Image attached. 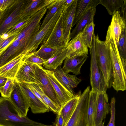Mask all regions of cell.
I'll return each instance as SVG.
<instances>
[{"instance_id":"1","label":"cell","mask_w":126,"mask_h":126,"mask_svg":"<svg viewBox=\"0 0 126 126\" xmlns=\"http://www.w3.org/2000/svg\"><path fill=\"white\" fill-rule=\"evenodd\" d=\"M42 16L36 13L19 32L15 40L0 54V67L21 55H26L27 47L39 31Z\"/></svg>"},{"instance_id":"2","label":"cell","mask_w":126,"mask_h":126,"mask_svg":"<svg viewBox=\"0 0 126 126\" xmlns=\"http://www.w3.org/2000/svg\"><path fill=\"white\" fill-rule=\"evenodd\" d=\"M110 55L113 71V80L112 86L117 92L126 89V69L123 64L114 37L109 26L105 41Z\"/></svg>"},{"instance_id":"3","label":"cell","mask_w":126,"mask_h":126,"mask_svg":"<svg viewBox=\"0 0 126 126\" xmlns=\"http://www.w3.org/2000/svg\"><path fill=\"white\" fill-rule=\"evenodd\" d=\"M52 126L31 120L19 115L9 98H0V126Z\"/></svg>"},{"instance_id":"4","label":"cell","mask_w":126,"mask_h":126,"mask_svg":"<svg viewBox=\"0 0 126 126\" xmlns=\"http://www.w3.org/2000/svg\"><path fill=\"white\" fill-rule=\"evenodd\" d=\"M95 48L98 63L103 73L107 88H111L113 80V71L110 51L105 41L98 34L94 37Z\"/></svg>"},{"instance_id":"5","label":"cell","mask_w":126,"mask_h":126,"mask_svg":"<svg viewBox=\"0 0 126 126\" xmlns=\"http://www.w3.org/2000/svg\"><path fill=\"white\" fill-rule=\"evenodd\" d=\"M27 0H15L3 11L0 19V35L2 36L7 31L22 19L21 15Z\"/></svg>"},{"instance_id":"6","label":"cell","mask_w":126,"mask_h":126,"mask_svg":"<svg viewBox=\"0 0 126 126\" xmlns=\"http://www.w3.org/2000/svg\"><path fill=\"white\" fill-rule=\"evenodd\" d=\"M94 33L93 34L91 46L89 48L91 56L90 84L91 90L97 92H102L107 95L108 89L102 72L98 63L95 48Z\"/></svg>"},{"instance_id":"7","label":"cell","mask_w":126,"mask_h":126,"mask_svg":"<svg viewBox=\"0 0 126 126\" xmlns=\"http://www.w3.org/2000/svg\"><path fill=\"white\" fill-rule=\"evenodd\" d=\"M64 7L62 5L54 16L42 28L40 29L28 46L27 55L36 51L39 45L45 44L49 37Z\"/></svg>"},{"instance_id":"8","label":"cell","mask_w":126,"mask_h":126,"mask_svg":"<svg viewBox=\"0 0 126 126\" xmlns=\"http://www.w3.org/2000/svg\"><path fill=\"white\" fill-rule=\"evenodd\" d=\"M90 87L81 94L76 108L64 126H86L87 109Z\"/></svg>"},{"instance_id":"9","label":"cell","mask_w":126,"mask_h":126,"mask_svg":"<svg viewBox=\"0 0 126 126\" xmlns=\"http://www.w3.org/2000/svg\"><path fill=\"white\" fill-rule=\"evenodd\" d=\"M14 82L13 89L9 98L20 116H27L30 107L28 101L19 83L15 79Z\"/></svg>"},{"instance_id":"10","label":"cell","mask_w":126,"mask_h":126,"mask_svg":"<svg viewBox=\"0 0 126 126\" xmlns=\"http://www.w3.org/2000/svg\"><path fill=\"white\" fill-rule=\"evenodd\" d=\"M34 75L36 79L40 83L38 85L45 94L57 105L61 107V103L43 68L37 64Z\"/></svg>"},{"instance_id":"11","label":"cell","mask_w":126,"mask_h":126,"mask_svg":"<svg viewBox=\"0 0 126 126\" xmlns=\"http://www.w3.org/2000/svg\"><path fill=\"white\" fill-rule=\"evenodd\" d=\"M77 0H74L72 4L67 9L64 8L62 12V26L63 33L65 45L70 40L71 30Z\"/></svg>"},{"instance_id":"12","label":"cell","mask_w":126,"mask_h":126,"mask_svg":"<svg viewBox=\"0 0 126 126\" xmlns=\"http://www.w3.org/2000/svg\"><path fill=\"white\" fill-rule=\"evenodd\" d=\"M36 65L25 62L23 60L15 79L19 83L40 84L36 79L34 75Z\"/></svg>"},{"instance_id":"13","label":"cell","mask_w":126,"mask_h":126,"mask_svg":"<svg viewBox=\"0 0 126 126\" xmlns=\"http://www.w3.org/2000/svg\"><path fill=\"white\" fill-rule=\"evenodd\" d=\"M19 84L28 100L33 113H44L49 111L48 107L35 95L25 83H20Z\"/></svg>"},{"instance_id":"14","label":"cell","mask_w":126,"mask_h":126,"mask_svg":"<svg viewBox=\"0 0 126 126\" xmlns=\"http://www.w3.org/2000/svg\"><path fill=\"white\" fill-rule=\"evenodd\" d=\"M44 69L62 106L72 98L74 95L70 93L56 79L53 70Z\"/></svg>"},{"instance_id":"15","label":"cell","mask_w":126,"mask_h":126,"mask_svg":"<svg viewBox=\"0 0 126 126\" xmlns=\"http://www.w3.org/2000/svg\"><path fill=\"white\" fill-rule=\"evenodd\" d=\"M62 12L49 37L44 44L46 46L59 48L66 46L63 36L62 26Z\"/></svg>"},{"instance_id":"16","label":"cell","mask_w":126,"mask_h":126,"mask_svg":"<svg viewBox=\"0 0 126 126\" xmlns=\"http://www.w3.org/2000/svg\"><path fill=\"white\" fill-rule=\"evenodd\" d=\"M88 58L87 54L67 56L64 60L62 68L65 73L72 72L76 75H79L80 74L81 66Z\"/></svg>"},{"instance_id":"17","label":"cell","mask_w":126,"mask_h":126,"mask_svg":"<svg viewBox=\"0 0 126 126\" xmlns=\"http://www.w3.org/2000/svg\"><path fill=\"white\" fill-rule=\"evenodd\" d=\"M66 46L68 50L67 56L88 54V48L83 41L82 32L72 39Z\"/></svg>"},{"instance_id":"18","label":"cell","mask_w":126,"mask_h":126,"mask_svg":"<svg viewBox=\"0 0 126 126\" xmlns=\"http://www.w3.org/2000/svg\"><path fill=\"white\" fill-rule=\"evenodd\" d=\"M110 111L108 95L102 92H97V103L95 124L97 126L105 119Z\"/></svg>"},{"instance_id":"19","label":"cell","mask_w":126,"mask_h":126,"mask_svg":"<svg viewBox=\"0 0 126 126\" xmlns=\"http://www.w3.org/2000/svg\"><path fill=\"white\" fill-rule=\"evenodd\" d=\"M55 0H27L21 15L22 18L31 17L42 9L46 7Z\"/></svg>"},{"instance_id":"20","label":"cell","mask_w":126,"mask_h":126,"mask_svg":"<svg viewBox=\"0 0 126 126\" xmlns=\"http://www.w3.org/2000/svg\"><path fill=\"white\" fill-rule=\"evenodd\" d=\"M25 56L20 55L0 67V77L14 79Z\"/></svg>"},{"instance_id":"21","label":"cell","mask_w":126,"mask_h":126,"mask_svg":"<svg viewBox=\"0 0 126 126\" xmlns=\"http://www.w3.org/2000/svg\"><path fill=\"white\" fill-rule=\"evenodd\" d=\"M68 50L66 46L57 49L53 55L42 65L44 69L53 70L60 66L67 56Z\"/></svg>"},{"instance_id":"22","label":"cell","mask_w":126,"mask_h":126,"mask_svg":"<svg viewBox=\"0 0 126 126\" xmlns=\"http://www.w3.org/2000/svg\"><path fill=\"white\" fill-rule=\"evenodd\" d=\"M126 22L120 16L119 12L116 11L112 16L110 25L114 36L117 46L121 33L126 29Z\"/></svg>"},{"instance_id":"23","label":"cell","mask_w":126,"mask_h":126,"mask_svg":"<svg viewBox=\"0 0 126 126\" xmlns=\"http://www.w3.org/2000/svg\"><path fill=\"white\" fill-rule=\"evenodd\" d=\"M99 0H77L72 27L89 9L96 7L99 4Z\"/></svg>"},{"instance_id":"24","label":"cell","mask_w":126,"mask_h":126,"mask_svg":"<svg viewBox=\"0 0 126 126\" xmlns=\"http://www.w3.org/2000/svg\"><path fill=\"white\" fill-rule=\"evenodd\" d=\"M96 7H93L90 8L79 20L71 32L70 39L82 32L87 25L94 22V17L96 12Z\"/></svg>"},{"instance_id":"25","label":"cell","mask_w":126,"mask_h":126,"mask_svg":"<svg viewBox=\"0 0 126 126\" xmlns=\"http://www.w3.org/2000/svg\"><path fill=\"white\" fill-rule=\"evenodd\" d=\"M81 94V92L73 96L61 107L59 111L64 121V126L72 116L78 103Z\"/></svg>"},{"instance_id":"26","label":"cell","mask_w":126,"mask_h":126,"mask_svg":"<svg viewBox=\"0 0 126 126\" xmlns=\"http://www.w3.org/2000/svg\"><path fill=\"white\" fill-rule=\"evenodd\" d=\"M97 92L90 90L87 109L86 126H95V120L97 103Z\"/></svg>"},{"instance_id":"27","label":"cell","mask_w":126,"mask_h":126,"mask_svg":"<svg viewBox=\"0 0 126 126\" xmlns=\"http://www.w3.org/2000/svg\"><path fill=\"white\" fill-rule=\"evenodd\" d=\"M53 71L56 79L70 93L73 94V88L69 80L61 67L60 66Z\"/></svg>"},{"instance_id":"28","label":"cell","mask_w":126,"mask_h":126,"mask_svg":"<svg viewBox=\"0 0 126 126\" xmlns=\"http://www.w3.org/2000/svg\"><path fill=\"white\" fill-rule=\"evenodd\" d=\"M125 0H99V4L104 6L112 16L123 5Z\"/></svg>"},{"instance_id":"29","label":"cell","mask_w":126,"mask_h":126,"mask_svg":"<svg viewBox=\"0 0 126 126\" xmlns=\"http://www.w3.org/2000/svg\"><path fill=\"white\" fill-rule=\"evenodd\" d=\"M64 0H55L47 7V12L42 21L40 29L43 27L54 16L60 7L62 5Z\"/></svg>"},{"instance_id":"30","label":"cell","mask_w":126,"mask_h":126,"mask_svg":"<svg viewBox=\"0 0 126 126\" xmlns=\"http://www.w3.org/2000/svg\"><path fill=\"white\" fill-rule=\"evenodd\" d=\"M32 84L41 95L45 104L48 107L49 110L57 114L59 112L61 107L57 105L47 96L37 84L32 83Z\"/></svg>"},{"instance_id":"31","label":"cell","mask_w":126,"mask_h":126,"mask_svg":"<svg viewBox=\"0 0 126 126\" xmlns=\"http://www.w3.org/2000/svg\"><path fill=\"white\" fill-rule=\"evenodd\" d=\"M95 24L94 22L88 24L82 31L83 41L88 48L91 46Z\"/></svg>"},{"instance_id":"32","label":"cell","mask_w":126,"mask_h":126,"mask_svg":"<svg viewBox=\"0 0 126 126\" xmlns=\"http://www.w3.org/2000/svg\"><path fill=\"white\" fill-rule=\"evenodd\" d=\"M124 68L126 67V29L122 32L119 37V43L117 46Z\"/></svg>"},{"instance_id":"33","label":"cell","mask_w":126,"mask_h":126,"mask_svg":"<svg viewBox=\"0 0 126 126\" xmlns=\"http://www.w3.org/2000/svg\"><path fill=\"white\" fill-rule=\"evenodd\" d=\"M59 48H55L47 47L43 44L41 45L39 49L36 51L35 53L37 56L46 61L51 57L57 49Z\"/></svg>"},{"instance_id":"34","label":"cell","mask_w":126,"mask_h":126,"mask_svg":"<svg viewBox=\"0 0 126 126\" xmlns=\"http://www.w3.org/2000/svg\"><path fill=\"white\" fill-rule=\"evenodd\" d=\"M31 18L26 17L22 18L16 25L9 29L5 34H7V37L19 32L28 24Z\"/></svg>"},{"instance_id":"35","label":"cell","mask_w":126,"mask_h":126,"mask_svg":"<svg viewBox=\"0 0 126 126\" xmlns=\"http://www.w3.org/2000/svg\"><path fill=\"white\" fill-rule=\"evenodd\" d=\"M14 79L7 78L3 86L0 88V93L1 97L9 98L13 89Z\"/></svg>"},{"instance_id":"36","label":"cell","mask_w":126,"mask_h":126,"mask_svg":"<svg viewBox=\"0 0 126 126\" xmlns=\"http://www.w3.org/2000/svg\"><path fill=\"white\" fill-rule=\"evenodd\" d=\"M35 52L25 56L24 58L23 61L40 66L42 65L46 61L36 55L35 54Z\"/></svg>"},{"instance_id":"37","label":"cell","mask_w":126,"mask_h":126,"mask_svg":"<svg viewBox=\"0 0 126 126\" xmlns=\"http://www.w3.org/2000/svg\"><path fill=\"white\" fill-rule=\"evenodd\" d=\"M19 32L15 33L4 38L0 43V54L15 40Z\"/></svg>"},{"instance_id":"38","label":"cell","mask_w":126,"mask_h":126,"mask_svg":"<svg viewBox=\"0 0 126 126\" xmlns=\"http://www.w3.org/2000/svg\"><path fill=\"white\" fill-rule=\"evenodd\" d=\"M115 101L116 100L115 97H113L111 98L110 105V117L109 123L106 126H115Z\"/></svg>"},{"instance_id":"39","label":"cell","mask_w":126,"mask_h":126,"mask_svg":"<svg viewBox=\"0 0 126 126\" xmlns=\"http://www.w3.org/2000/svg\"><path fill=\"white\" fill-rule=\"evenodd\" d=\"M15 0H0V10L4 11L11 5Z\"/></svg>"},{"instance_id":"40","label":"cell","mask_w":126,"mask_h":126,"mask_svg":"<svg viewBox=\"0 0 126 126\" xmlns=\"http://www.w3.org/2000/svg\"><path fill=\"white\" fill-rule=\"evenodd\" d=\"M126 0H125L123 4L117 11H119L121 17L126 22Z\"/></svg>"},{"instance_id":"41","label":"cell","mask_w":126,"mask_h":126,"mask_svg":"<svg viewBox=\"0 0 126 126\" xmlns=\"http://www.w3.org/2000/svg\"><path fill=\"white\" fill-rule=\"evenodd\" d=\"M55 125V126H64V120L60 112L57 114Z\"/></svg>"},{"instance_id":"42","label":"cell","mask_w":126,"mask_h":126,"mask_svg":"<svg viewBox=\"0 0 126 126\" xmlns=\"http://www.w3.org/2000/svg\"><path fill=\"white\" fill-rule=\"evenodd\" d=\"M74 1V0H64L62 5L65 8L67 9L71 5Z\"/></svg>"},{"instance_id":"43","label":"cell","mask_w":126,"mask_h":126,"mask_svg":"<svg viewBox=\"0 0 126 126\" xmlns=\"http://www.w3.org/2000/svg\"><path fill=\"white\" fill-rule=\"evenodd\" d=\"M7 79L6 78L0 77V88L4 86Z\"/></svg>"},{"instance_id":"44","label":"cell","mask_w":126,"mask_h":126,"mask_svg":"<svg viewBox=\"0 0 126 126\" xmlns=\"http://www.w3.org/2000/svg\"><path fill=\"white\" fill-rule=\"evenodd\" d=\"M4 39V38L2 37L0 35V43Z\"/></svg>"},{"instance_id":"45","label":"cell","mask_w":126,"mask_h":126,"mask_svg":"<svg viewBox=\"0 0 126 126\" xmlns=\"http://www.w3.org/2000/svg\"><path fill=\"white\" fill-rule=\"evenodd\" d=\"M3 11H2L1 10H0V19L1 18V16L2 13H3Z\"/></svg>"},{"instance_id":"46","label":"cell","mask_w":126,"mask_h":126,"mask_svg":"<svg viewBox=\"0 0 126 126\" xmlns=\"http://www.w3.org/2000/svg\"><path fill=\"white\" fill-rule=\"evenodd\" d=\"M104 122H102L101 124H100L97 126H102Z\"/></svg>"},{"instance_id":"47","label":"cell","mask_w":126,"mask_h":126,"mask_svg":"<svg viewBox=\"0 0 126 126\" xmlns=\"http://www.w3.org/2000/svg\"><path fill=\"white\" fill-rule=\"evenodd\" d=\"M32 126H40V125H34Z\"/></svg>"},{"instance_id":"48","label":"cell","mask_w":126,"mask_h":126,"mask_svg":"<svg viewBox=\"0 0 126 126\" xmlns=\"http://www.w3.org/2000/svg\"><path fill=\"white\" fill-rule=\"evenodd\" d=\"M104 123L103 124V125H102V126H104Z\"/></svg>"}]
</instances>
